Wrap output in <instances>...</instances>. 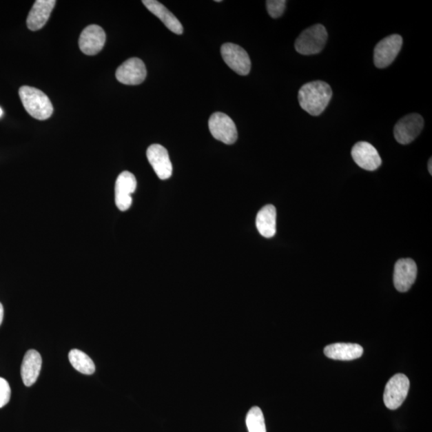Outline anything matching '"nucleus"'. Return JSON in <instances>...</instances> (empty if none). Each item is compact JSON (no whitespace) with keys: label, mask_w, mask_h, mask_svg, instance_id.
Segmentation results:
<instances>
[{"label":"nucleus","mask_w":432,"mask_h":432,"mask_svg":"<svg viewBox=\"0 0 432 432\" xmlns=\"http://www.w3.org/2000/svg\"><path fill=\"white\" fill-rule=\"evenodd\" d=\"M3 112L2 110V108L0 107V117H1L3 116Z\"/></svg>","instance_id":"obj_26"},{"label":"nucleus","mask_w":432,"mask_h":432,"mask_svg":"<svg viewBox=\"0 0 432 432\" xmlns=\"http://www.w3.org/2000/svg\"><path fill=\"white\" fill-rule=\"evenodd\" d=\"M256 227L260 234L265 238H271L276 233V209L273 205H267L258 213Z\"/></svg>","instance_id":"obj_19"},{"label":"nucleus","mask_w":432,"mask_h":432,"mask_svg":"<svg viewBox=\"0 0 432 432\" xmlns=\"http://www.w3.org/2000/svg\"><path fill=\"white\" fill-rule=\"evenodd\" d=\"M210 132L213 137L225 144H233L238 138L237 128L234 121L223 112H216L208 121Z\"/></svg>","instance_id":"obj_5"},{"label":"nucleus","mask_w":432,"mask_h":432,"mask_svg":"<svg viewBox=\"0 0 432 432\" xmlns=\"http://www.w3.org/2000/svg\"><path fill=\"white\" fill-rule=\"evenodd\" d=\"M106 34L98 25H89L83 29L79 39V45L83 53L88 56H95L104 47Z\"/></svg>","instance_id":"obj_11"},{"label":"nucleus","mask_w":432,"mask_h":432,"mask_svg":"<svg viewBox=\"0 0 432 432\" xmlns=\"http://www.w3.org/2000/svg\"><path fill=\"white\" fill-rule=\"evenodd\" d=\"M11 399V387L8 382L0 377V409L8 404Z\"/></svg>","instance_id":"obj_23"},{"label":"nucleus","mask_w":432,"mask_h":432,"mask_svg":"<svg viewBox=\"0 0 432 432\" xmlns=\"http://www.w3.org/2000/svg\"><path fill=\"white\" fill-rule=\"evenodd\" d=\"M42 367L41 354L36 350H29L25 354L21 366V376L25 386L36 384Z\"/></svg>","instance_id":"obj_17"},{"label":"nucleus","mask_w":432,"mask_h":432,"mask_svg":"<svg viewBox=\"0 0 432 432\" xmlns=\"http://www.w3.org/2000/svg\"><path fill=\"white\" fill-rule=\"evenodd\" d=\"M69 361L74 369L84 375H92L96 366L92 360L83 351L73 349L69 352Z\"/></svg>","instance_id":"obj_20"},{"label":"nucleus","mask_w":432,"mask_h":432,"mask_svg":"<svg viewBox=\"0 0 432 432\" xmlns=\"http://www.w3.org/2000/svg\"><path fill=\"white\" fill-rule=\"evenodd\" d=\"M116 76L119 82L126 85H138L147 77L145 64L141 59H129L118 68Z\"/></svg>","instance_id":"obj_9"},{"label":"nucleus","mask_w":432,"mask_h":432,"mask_svg":"<svg viewBox=\"0 0 432 432\" xmlns=\"http://www.w3.org/2000/svg\"><path fill=\"white\" fill-rule=\"evenodd\" d=\"M147 157L157 176L162 181L172 175V165L169 154L161 144H152L147 148Z\"/></svg>","instance_id":"obj_13"},{"label":"nucleus","mask_w":432,"mask_h":432,"mask_svg":"<svg viewBox=\"0 0 432 432\" xmlns=\"http://www.w3.org/2000/svg\"><path fill=\"white\" fill-rule=\"evenodd\" d=\"M351 156L356 165L366 171H376L382 163L378 151L367 142H359L351 149Z\"/></svg>","instance_id":"obj_12"},{"label":"nucleus","mask_w":432,"mask_h":432,"mask_svg":"<svg viewBox=\"0 0 432 432\" xmlns=\"http://www.w3.org/2000/svg\"><path fill=\"white\" fill-rule=\"evenodd\" d=\"M56 3V0H37L34 2L27 19L28 28L33 32L43 28Z\"/></svg>","instance_id":"obj_15"},{"label":"nucleus","mask_w":432,"mask_h":432,"mask_svg":"<svg viewBox=\"0 0 432 432\" xmlns=\"http://www.w3.org/2000/svg\"><path fill=\"white\" fill-rule=\"evenodd\" d=\"M136 187V178L132 173L126 171L118 176L115 187V200L119 209L125 212L131 207L132 195L135 192Z\"/></svg>","instance_id":"obj_10"},{"label":"nucleus","mask_w":432,"mask_h":432,"mask_svg":"<svg viewBox=\"0 0 432 432\" xmlns=\"http://www.w3.org/2000/svg\"><path fill=\"white\" fill-rule=\"evenodd\" d=\"M246 424L249 432H267L265 416L259 407H253L248 411Z\"/></svg>","instance_id":"obj_21"},{"label":"nucleus","mask_w":432,"mask_h":432,"mask_svg":"<svg viewBox=\"0 0 432 432\" xmlns=\"http://www.w3.org/2000/svg\"><path fill=\"white\" fill-rule=\"evenodd\" d=\"M3 315H4L3 307L1 302H0V325H2L3 320Z\"/></svg>","instance_id":"obj_24"},{"label":"nucleus","mask_w":432,"mask_h":432,"mask_svg":"<svg viewBox=\"0 0 432 432\" xmlns=\"http://www.w3.org/2000/svg\"><path fill=\"white\" fill-rule=\"evenodd\" d=\"M286 3L285 0H268L266 2L268 14L273 19L280 18L285 11Z\"/></svg>","instance_id":"obj_22"},{"label":"nucleus","mask_w":432,"mask_h":432,"mask_svg":"<svg viewBox=\"0 0 432 432\" xmlns=\"http://www.w3.org/2000/svg\"><path fill=\"white\" fill-rule=\"evenodd\" d=\"M332 90L329 83L312 81L305 84L299 92L300 107L311 116H318L325 112L331 101Z\"/></svg>","instance_id":"obj_1"},{"label":"nucleus","mask_w":432,"mask_h":432,"mask_svg":"<svg viewBox=\"0 0 432 432\" xmlns=\"http://www.w3.org/2000/svg\"><path fill=\"white\" fill-rule=\"evenodd\" d=\"M221 56L227 65L240 76L250 73L251 63L245 49L235 43H227L221 47Z\"/></svg>","instance_id":"obj_7"},{"label":"nucleus","mask_w":432,"mask_h":432,"mask_svg":"<svg viewBox=\"0 0 432 432\" xmlns=\"http://www.w3.org/2000/svg\"><path fill=\"white\" fill-rule=\"evenodd\" d=\"M410 382L405 375L397 374L387 382L384 393V402L387 409L395 410L403 404L409 394Z\"/></svg>","instance_id":"obj_4"},{"label":"nucleus","mask_w":432,"mask_h":432,"mask_svg":"<svg viewBox=\"0 0 432 432\" xmlns=\"http://www.w3.org/2000/svg\"><path fill=\"white\" fill-rule=\"evenodd\" d=\"M403 45L400 34H391L382 39L374 50V63L378 68H385L395 61Z\"/></svg>","instance_id":"obj_6"},{"label":"nucleus","mask_w":432,"mask_h":432,"mask_svg":"<svg viewBox=\"0 0 432 432\" xmlns=\"http://www.w3.org/2000/svg\"><path fill=\"white\" fill-rule=\"evenodd\" d=\"M417 277V266L411 259H401L396 262L394 270V285L400 292L410 290Z\"/></svg>","instance_id":"obj_14"},{"label":"nucleus","mask_w":432,"mask_h":432,"mask_svg":"<svg viewBox=\"0 0 432 432\" xmlns=\"http://www.w3.org/2000/svg\"><path fill=\"white\" fill-rule=\"evenodd\" d=\"M432 158H431L429 161V171L431 174V175H432Z\"/></svg>","instance_id":"obj_25"},{"label":"nucleus","mask_w":432,"mask_h":432,"mask_svg":"<svg viewBox=\"0 0 432 432\" xmlns=\"http://www.w3.org/2000/svg\"><path fill=\"white\" fill-rule=\"evenodd\" d=\"M364 353V349L356 344L338 342L327 346L325 354L327 358L336 360L349 361L360 358Z\"/></svg>","instance_id":"obj_18"},{"label":"nucleus","mask_w":432,"mask_h":432,"mask_svg":"<svg viewBox=\"0 0 432 432\" xmlns=\"http://www.w3.org/2000/svg\"><path fill=\"white\" fill-rule=\"evenodd\" d=\"M19 94L25 110L30 116L39 121H45L52 116L53 106L46 94L28 86L19 88Z\"/></svg>","instance_id":"obj_2"},{"label":"nucleus","mask_w":432,"mask_h":432,"mask_svg":"<svg viewBox=\"0 0 432 432\" xmlns=\"http://www.w3.org/2000/svg\"><path fill=\"white\" fill-rule=\"evenodd\" d=\"M424 126V118L419 114H409L395 124L394 136L400 144H409L419 136Z\"/></svg>","instance_id":"obj_8"},{"label":"nucleus","mask_w":432,"mask_h":432,"mask_svg":"<svg viewBox=\"0 0 432 432\" xmlns=\"http://www.w3.org/2000/svg\"><path fill=\"white\" fill-rule=\"evenodd\" d=\"M327 41V29L322 24H316L307 28L297 38L295 48L304 56H311L322 52Z\"/></svg>","instance_id":"obj_3"},{"label":"nucleus","mask_w":432,"mask_h":432,"mask_svg":"<svg viewBox=\"0 0 432 432\" xmlns=\"http://www.w3.org/2000/svg\"><path fill=\"white\" fill-rule=\"evenodd\" d=\"M143 3L148 11L160 19L171 32L177 34H181L183 32V28L180 21L175 17V14L169 11L165 5L156 0H143Z\"/></svg>","instance_id":"obj_16"}]
</instances>
